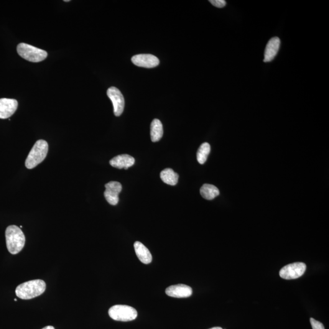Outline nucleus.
<instances>
[{"label":"nucleus","instance_id":"f257e3e1","mask_svg":"<svg viewBox=\"0 0 329 329\" xmlns=\"http://www.w3.org/2000/svg\"><path fill=\"white\" fill-rule=\"evenodd\" d=\"M45 290L46 284L43 280H32L19 285L15 290V294L20 299L28 300L39 297Z\"/></svg>","mask_w":329,"mask_h":329},{"label":"nucleus","instance_id":"f03ea898","mask_svg":"<svg viewBox=\"0 0 329 329\" xmlns=\"http://www.w3.org/2000/svg\"><path fill=\"white\" fill-rule=\"evenodd\" d=\"M7 248L10 253L17 254L24 248L25 244V236L21 229L15 225L7 227L6 233Z\"/></svg>","mask_w":329,"mask_h":329},{"label":"nucleus","instance_id":"7ed1b4c3","mask_svg":"<svg viewBox=\"0 0 329 329\" xmlns=\"http://www.w3.org/2000/svg\"><path fill=\"white\" fill-rule=\"evenodd\" d=\"M48 144L45 140H38L32 147L25 161L28 169H32L42 163L47 157Z\"/></svg>","mask_w":329,"mask_h":329},{"label":"nucleus","instance_id":"20e7f679","mask_svg":"<svg viewBox=\"0 0 329 329\" xmlns=\"http://www.w3.org/2000/svg\"><path fill=\"white\" fill-rule=\"evenodd\" d=\"M17 51L20 57L31 62H41L48 56L46 51L25 43H19L17 46Z\"/></svg>","mask_w":329,"mask_h":329},{"label":"nucleus","instance_id":"39448f33","mask_svg":"<svg viewBox=\"0 0 329 329\" xmlns=\"http://www.w3.org/2000/svg\"><path fill=\"white\" fill-rule=\"evenodd\" d=\"M110 317L118 321H131L136 320L137 312L134 308L126 305H116L109 310Z\"/></svg>","mask_w":329,"mask_h":329},{"label":"nucleus","instance_id":"423d86ee","mask_svg":"<svg viewBox=\"0 0 329 329\" xmlns=\"http://www.w3.org/2000/svg\"><path fill=\"white\" fill-rule=\"evenodd\" d=\"M306 265L302 262H296L286 265L280 269L279 275L282 279L292 280L298 279L304 274Z\"/></svg>","mask_w":329,"mask_h":329},{"label":"nucleus","instance_id":"0eeeda50","mask_svg":"<svg viewBox=\"0 0 329 329\" xmlns=\"http://www.w3.org/2000/svg\"><path fill=\"white\" fill-rule=\"evenodd\" d=\"M107 95L113 104L115 116H120L124 108V99L121 91L115 87H111L107 91Z\"/></svg>","mask_w":329,"mask_h":329},{"label":"nucleus","instance_id":"6e6552de","mask_svg":"<svg viewBox=\"0 0 329 329\" xmlns=\"http://www.w3.org/2000/svg\"><path fill=\"white\" fill-rule=\"evenodd\" d=\"M106 190L104 195L106 200L112 206H116L119 203V194L122 190L120 183L116 181H111L105 185Z\"/></svg>","mask_w":329,"mask_h":329},{"label":"nucleus","instance_id":"1a4fd4ad","mask_svg":"<svg viewBox=\"0 0 329 329\" xmlns=\"http://www.w3.org/2000/svg\"><path fill=\"white\" fill-rule=\"evenodd\" d=\"M131 60L134 64L138 67L148 68L157 67L160 63L159 59L155 56L149 54L134 56Z\"/></svg>","mask_w":329,"mask_h":329},{"label":"nucleus","instance_id":"9d476101","mask_svg":"<svg viewBox=\"0 0 329 329\" xmlns=\"http://www.w3.org/2000/svg\"><path fill=\"white\" fill-rule=\"evenodd\" d=\"M18 108V102L14 99H0V119H7L11 117Z\"/></svg>","mask_w":329,"mask_h":329},{"label":"nucleus","instance_id":"9b49d317","mask_svg":"<svg viewBox=\"0 0 329 329\" xmlns=\"http://www.w3.org/2000/svg\"><path fill=\"white\" fill-rule=\"evenodd\" d=\"M166 294L170 297L184 298L192 296V288L184 284H178L168 287L165 290Z\"/></svg>","mask_w":329,"mask_h":329},{"label":"nucleus","instance_id":"f8f14e48","mask_svg":"<svg viewBox=\"0 0 329 329\" xmlns=\"http://www.w3.org/2000/svg\"><path fill=\"white\" fill-rule=\"evenodd\" d=\"M110 164L114 168L118 169H128L135 164V159L133 157L128 154H121L117 155L110 160Z\"/></svg>","mask_w":329,"mask_h":329},{"label":"nucleus","instance_id":"ddd939ff","mask_svg":"<svg viewBox=\"0 0 329 329\" xmlns=\"http://www.w3.org/2000/svg\"><path fill=\"white\" fill-rule=\"evenodd\" d=\"M280 45V40L279 37H274L268 42L265 48L264 62H271L279 52Z\"/></svg>","mask_w":329,"mask_h":329},{"label":"nucleus","instance_id":"4468645a","mask_svg":"<svg viewBox=\"0 0 329 329\" xmlns=\"http://www.w3.org/2000/svg\"><path fill=\"white\" fill-rule=\"evenodd\" d=\"M135 251L138 258L144 264H149L151 263L152 260L151 252L146 246L142 244L141 242H135L134 244Z\"/></svg>","mask_w":329,"mask_h":329},{"label":"nucleus","instance_id":"2eb2a0df","mask_svg":"<svg viewBox=\"0 0 329 329\" xmlns=\"http://www.w3.org/2000/svg\"><path fill=\"white\" fill-rule=\"evenodd\" d=\"M164 134L161 121L158 119L153 120L151 124V138L152 142H159Z\"/></svg>","mask_w":329,"mask_h":329},{"label":"nucleus","instance_id":"dca6fc26","mask_svg":"<svg viewBox=\"0 0 329 329\" xmlns=\"http://www.w3.org/2000/svg\"><path fill=\"white\" fill-rule=\"evenodd\" d=\"M163 182L170 185H175L178 182L179 175L171 168H166L160 173Z\"/></svg>","mask_w":329,"mask_h":329},{"label":"nucleus","instance_id":"f3484780","mask_svg":"<svg viewBox=\"0 0 329 329\" xmlns=\"http://www.w3.org/2000/svg\"><path fill=\"white\" fill-rule=\"evenodd\" d=\"M200 193L206 200H212L219 195V191L215 185L206 183L201 188Z\"/></svg>","mask_w":329,"mask_h":329},{"label":"nucleus","instance_id":"a211bd4d","mask_svg":"<svg viewBox=\"0 0 329 329\" xmlns=\"http://www.w3.org/2000/svg\"><path fill=\"white\" fill-rule=\"evenodd\" d=\"M210 152V146L208 143H204L199 148L197 152V160L200 164H204L206 162L207 159Z\"/></svg>","mask_w":329,"mask_h":329},{"label":"nucleus","instance_id":"6ab92c4d","mask_svg":"<svg viewBox=\"0 0 329 329\" xmlns=\"http://www.w3.org/2000/svg\"><path fill=\"white\" fill-rule=\"evenodd\" d=\"M310 323L313 329H325L322 323L312 318H310Z\"/></svg>","mask_w":329,"mask_h":329},{"label":"nucleus","instance_id":"aec40b11","mask_svg":"<svg viewBox=\"0 0 329 329\" xmlns=\"http://www.w3.org/2000/svg\"><path fill=\"white\" fill-rule=\"evenodd\" d=\"M209 2L214 6L218 7V8H222L226 6V1L224 0H210Z\"/></svg>","mask_w":329,"mask_h":329},{"label":"nucleus","instance_id":"412c9836","mask_svg":"<svg viewBox=\"0 0 329 329\" xmlns=\"http://www.w3.org/2000/svg\"><path fill=\"white\" fill-rule=\"evenodd\" d=\"M42 329H55L52 326H46V327L43 328Z\"/></svg>","mask_w":329,"mask_h":329},{"label":"nucleus","instance_id":"4be33fe9","mask_svg":"<svg viewBox=\"0 0 329 329\" xmlns=\"http://www.w3.org/2000/svg\"><path fill=\"white\" fill-rule=\"evenodd\" d=\"M210 329H222L220 327H215V328H211Z\"/></svg>","mask_w":329,"mask_h":329},{"label":"nucleus","instance_id":"5701e85b","mask_svg":"<svg viewBox=\"0 0 329 329\" xmlns=\"http://www.w3.org/2000/svg\"><path fill=\"white\" fill-rule=\"evenodd\" d=\"M65 2H69L70 1V0H65Z\"/></svg>","mask_w":329,"mask_h":329}]
</instances>
